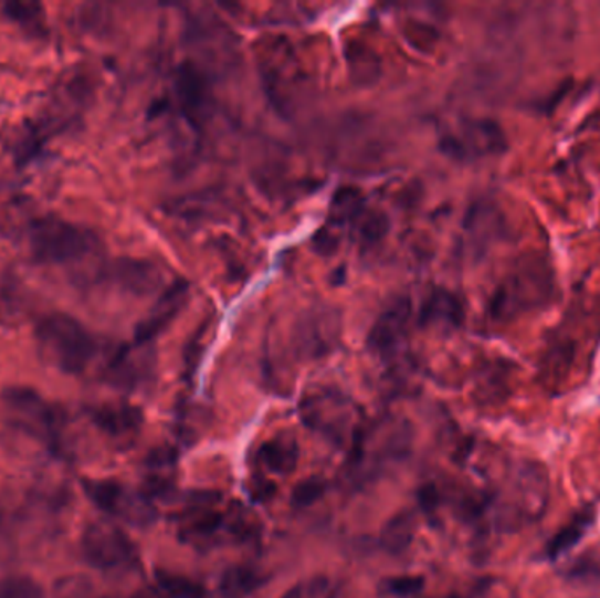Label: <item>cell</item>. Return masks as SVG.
Masks as SVG:
<instances>
[{
    "label": "cell",
    "mask_w": 600,
    "mask_h": 598,
    "mask_svg": "<svg viewBox=\"0 0 600 598\" xmlns=\"http://www.w3.org/2000/svg\"><path fill=\"white\" fill-rule=\"evenodd\" d=\"M464 234L469 253L483 255L492 244L504 238L503 212L490 200H476L465 214Z\"/></svg>",
    "instance_id": "8"
},
{
    "label": "cell",
    "mask_w": 600,
    "mask_h": 598,
    "mask_svg": "<svg viewBox=\"0 0 600 598\" xmlns=\"http://www.w3.org/2000/svg\"><path fill=\"white\" fill-rule=\"evenodd\" d=\"M420 504L423 505L425 511L434 510L435 505H438V492H435L434 486H425L420 492Z\"/></svg>",
    "instance_id": "27"
},
{
    "label": "cell",
    "mask_w": 600,
    "mask_h": 598,
    "mask_svg": "<svg viewBox=\"0 0 600 598\" xmlns=\"http://www.w3.org/2000/svg\"><path fill=\"white\" fill-rule=\"evenodd\" d=\"M2 400L20 429L43 442L55 457L62 459L67 454V415L64 409L29 387L8 388L2 394Z\"/></svg>",
    "instance_id": "4"
},
{
    "label": "cell",
    "mask_w": 600,
    "mask_h": 598,
    "mask_svg": "<svg viewBox=\"0 0 600 598\" xmlns=\"http://www.w3.org/2000/svg\"><path fill=\"white\" fill-rule=\"evenodd\" d=\"M158 590L169 598H206L204 588L181 574L158 569L155 573Z\"/></svg>",
    "instance_id": "20"
},
{
    "label": "cell",
    "mask_w": 600,
    "mask_h": 598,
    "mask_svg": "<svg viewBox=\"0 0 600 598\" xmlns=\"http://www.w3.org/2000/svg\"><path fill=\"white\" fill-rule=\"evenodd\" d=\"M0 598H46L43 586L29 576L0 577Z\"/></svg>",
    "instance_id": "23"
},
{
    "label": "cell",
    "mask_w": 600,
    "mask_h": 598,
    "mask_svg": "<svg viewBox=\"0 0 600 598\" xmlns=\"http://www.w3.org/2000/svg\"><path fill=\"white\" fill-rule=\"evenodd\" d=\"M264 577L260 576L252 567H230L223 573L222 581H220V588L227 597H243V595L252 594L259 588L260 585H264Z\"/></svg>",
    "instance_id": "19"
},
{
    "label": "cell",
    "mask_w": 600,
    "mask_h": 598,
    "mask_svg": "<svg viewBox=\"0 0 600 598\" xmlns=\"http://www.w3.org/2000/svg\"><path fill=\"white\" fill-rule=\"evenodd\" d=\"M85 560L98 570L133 569L139 560L136 544L119 526L109 522H94L82 535Z\"/></svg>",
    "instance_id": "6"
},
{
    "label": "cell",
    "mask_w": 600,
    "mask_h": 598,
    "mask_svg": "<svg viewBox=\"0 0 600 598\" xmlns=\"http://www.w3.org/2000/svg\"><path fill=\"white\" fill-rule=\"evenodd\" d=\"M414 520L409 513H399L388 520L381 532V544L388 553L400 555L413 543Z\"/></svg>",
    "instance_id": "18"
},
{
    "label": "cell",
    "mask_w": 600,
    "mask_h": 598,
    "mask_svg": "<svg viewBox=\"0 0 600 598\" xmlns=\"http://www.w3.org/2000/svg\"><path fill=\"white\" fill-rule=\"evenodd\" d=\"M325 493V481L319 478H307L301 481L292 492V504L297 507H307L315 504Z\"/></svg>",
    "instance_id": "25"
},
{
    "label": "cell",
    "mask_w": 600,
    "mask_h": 598,
    "mask_svg": "<svg viewBox=\"0 0 600 598\" xmlns=\"http://www.w3.org/2000/svg\"><path fill=\"white\" fill-rule=\"evenodd\" d=\"M566 577L576 585L600 588V555L585 553L569 565Z\"/></svg>",
    "instance_id": "21"
},
{
    "label": "cell",
    "mask_w": 600,
    "mask_h": 598,
    "mask_svg": "<svg viewBox=\"0 0 600 598\" xmlns=\"http://www.w3.org/2000/svg\"><path fill=\"white\" fill-rule=\"evenodd\" d=\"M176 94L192 124L204 122L209 109V90L199 69L192 64H185L179 69L176 74Z\"/></svg>",
    "instance_id": "13"
},
{
    "label": "cell",
    "mask_w": 600,
    "mask_h": 598,
    "mask_svg": "<svg viewBox=\"0 0 600 598\" xmlns=\"http://www.w3.org/2000/svg\"><path fill=\"white\" fill-rule=\"evenodd\" d=\"M92 280L109 281L125 292L145 295V293L154 292L157 288L162 276L151 263L124 259L109 263V265H98Z\"/></svg>",
    "instance_id": "9"
},
{
    "label": "cell",
    "mask_w": 600,
    "mask_h": 598,
    "mask_svg": "<svg viewBox=\"0 0 600 598\" xmlns=\"http://www.w3.org/2000/svg\"><path fill=\"white\" fill-rule=\"evenodd\" d=\"M90 420L109 438L127 439L143 424V412L130 403H101L88 409Z\"/></svg>",
    "instance_id": "12"
},
{
    "label": "cell",
    "mask_w": 600,
    "mask_h": 598,
    "mask_svg": "<svg viewBox=\"0 0 600 598\" xmlns=\"http://www.w3.org/2000/svg\"><path fill=\"white\" fill-rule=\"evenodd\" d=\"M596 513L593 510H585L581 513L576 514L571 522L567 523L564 528L557 532V534L549 539L548 546H546L545 553L548 560H557L560 556L566 555L567 552H571L572 547L583 539L585 534L590 531L592 526Z\"/></svg>",
    "instance_id": "16"
},
{
    "label": "cell",
    "mask_w": 600,
    "mask_h": 598,
    "mask_svg": "<svg viewBox=\"0 0 600 598\" xmlns=\"http://www.w3.org/2000/svg\"><path fill=\"white\" fill-rule=\"evenodd\" d=\"M0 13L29 38L43 39L48 35L46 11L39 2H6L0 6Z\"/></svg>",
    "instance_id": "15"
},
{
    "label": "cell",
    "mask_w": 600,
    "mask_h": 598,
    "mask_svg": "<svg viewBox=\"0 0 600 598\" xmlns=\"http://www.w3.org/2000/svg\"><path fill=\"white\" fill-rule=\"evenodd\" d=\"M362 212V197L358 196V191H355L354 188H345L334 197L330 218L336 223H354Z\"/></svg>",
    "instance_id": "22"
},
{
    "label": "cell",
    "mask_w": 600,
    "mask_h": 598,
    "mask_svg": "<svg viewBox=\"0 0 600 598\" xmlns=\"http://www.w3.org/2000/svg\"><path fill=\"white\" fill-rule=\"evenodd\" d=\"M23 239L29 255L44 265H73L103 253V241L94 230L53 214L30 220Z\"/></svg>",
    "instance_id": "1"
},
{
    "label": "cell",
    "mask_w": 600,
    "mask_h": 598,
    "mask_svg": "<svg viewBox=\"0 0 600 598\" xmlns=\"http://www.w3.org/2000/svg\"><path fill=\"white\" fill-rule=\"evenodd\" d=\"M187 298L188 285L185 281H178L171 288L164 292L162 297L158 298L151 313L136 328L134 344L136 346H146V344L151 343L178 316Z\"/></svg>",
    "instance_id": "11"
},
{
    "label": "cell",
    "mask_w": 600,
    "mask_h": 598,
    "mask_svg": "<svg viewBox=\"0 0 600 598\" xmlns=\"http://www.w3.org/2000/svg\"><path fill=\"white\" fill-rule=\"evenodd\" d=\"M441 151L460 161L497 157L507 148L503 127L490 118H465L441 136Z\"/></svg>",
    "instance_id": "5"
},
{
    "label": "cell",
    "mask_w": 600,
    "mask_h": 598,
    "mask_svg": "<svg viewBox=\"0 0 600 598\" xmlns=\"http://www.w3.org/2000/svg\"><path fill=\"white\" fill-rule=\"evenodd\" d=\"M104 598H112V597H104Z\"/></svg>",
    "instance_id": "30"
},
{
    "label": "cell",
    "mask_w": 600,
    "mask_h": 598,
    "mask_svg": "<svg viewBox=\"0 0 600 598\" xmlns=\"http://www.w3.org/2000/svg\"><path fill=\"white\" fill-rule=\"evenodd\" d=\"M39 355L60 373L80 376L98 355L97 337L65 313H50L35 327Z\"/></svg>",
    "instance_id": "2"
},
{
    "label": "cell",
    "mask_w": 600,
    "mask_h": 598,
    "mask_svg": "<svg viewBox=\"0 0 600 598\" xmlns=\"http://www.w3.org/2000/svg\"><path fill=\"white\" fill-rule=\"evenodd\" d=\"M554 292V271L545 256L525 255L495 290L490 316L494 322H512L528 311L545 307Z\"/></svg>",
    "instance_id": "3"
},
{
    "label": "cell",
    "mask_w": 600,
    "mask_h": 598,
    "mask_svg": "<svg viewBox=\"0 0 600 598\" xmlns=\"http://www.w3.org/2000/svg\"><path fill=\"white\" fill-rule=\"evenodd\" d=\"M130 598H162L160 595L155 594L154 590H139L133 595Z\"/></svg>",
    "instance_id": "29"
},
{
    "label": "cell",
    "mask_w": 600,
    "mask_h": 598,
    "mask_svg": "<svg viewBox=\"0 0 600 598\" xmlns=\"http://www.w3.org/2000/svg\"><path fill=\"white\" fill-rule=\"evenodd\" d=\"M409 318H411V304L408 298L399 297L390 302L383 313L379 314L369 334L372 352L381 353V355L396 352L408 332Z\"/></svg>",
    "instance_id": "10"
},
{
    "label": "cell",
    "mask_w": 600,
    "mask_h": 598,
    "mask_svg": "<svg viewBox=\"0 0 600 598\" xmlns=\"http://www.w3.org/2000/svg\"><path fill=\"white\" fill-rule=\"evenodd\" d=\"M355 229H357L358 238L366 244H376L381 241L387 234L388 220L381 212H367L364 211L357 220L354 221Z\"/></svg>",
    "instance_id": "24"
},
{
    "label": "cell",
    "mask_w": 600,
    "mask_h": 598,
    "mask_svg": "<svg viewBox=\"0 0 600 598\" xmlns=\"http://www.w3.org/2000/svg\"><path fill=\"white\" fill-rule=\"evenodd\" d=\"M307 597V588L303 585L294 586V588H290L288 591H286L285 595H283L282 598H306Z\"/></svg>",
    "instance_id": "28"
},
{
    "label": "cell",
    "mask_w": 600,
    "mask_h": 598,
    "mask_svg": "<svg viewBox=\"0 0 600 598\" xmlns=\"http://www.w3.org/2000/svg\"><path fill=\"white\" fill-rule=\"evenodd\" d=\"M420 323L441 331H455L464 323V306L452 292L434 290L423 304Z\"/></svg>",
    "instance_id": "14"
},
{
    "label": "cell",
    "mask_w": 600,
    "mask_h": 598,
    "mask_svg": "<svg viewBox=\"0 0 600 598\" xmlns=\"http://www.w3.org/2000/svg\"><path fill=\"white\" fill-rule=\"evenodd\" d=\"M83 492L98 510L124 520L130 525L145 526L155 520L154 505L145 493L133 492L115 480H83Z\"/></svg>",
    "instance_id": "7"
},
{
    "label": "cell",
    "mask_w": 600,
    "mask_h": 598,
    "mask_svg": "<svg viewBox=\"0 0 600 598\" xmlns=\"http://www.w3.org/2000/svg\"><path fill=\"white\" fill-rule=\"evenodd\" d=\"M385 583V590L396 597H414L423 590V577L420 576H399L390 577Z\"/></svg>",
    "instance_id": "26"
},
{
    "label": "cell",
    "mask_w": 600,
    "mask_h": 598,
    "mask_svg": "<svg viewBox=\"0 0 600 598\" xmlns=\"http://www.w3.org/2000/svg\"><path fill=\"white\" fill-rule=\"evenodd\" d=\"M259 459L269 471L276 472V474H290L297 468V444L288 439L267 441L260 445Z\"/></svg>",
    "instance_id": "17"
}]
</instances>
